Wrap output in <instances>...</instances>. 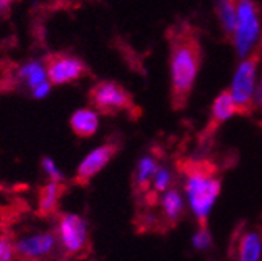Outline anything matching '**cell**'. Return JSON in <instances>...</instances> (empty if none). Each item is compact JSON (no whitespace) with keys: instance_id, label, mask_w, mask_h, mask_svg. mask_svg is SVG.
Listing matches in <instances>:
<instances>
[{"instance_id":"cell-19","label":"cell","mask_w":262,"mask_h":261,"mask_svg":"<svg viewBox=\"0 0 262 261\" xmlns=\"http://www.w3.org/2000/svg\"><path fill=\"white\" fill-rule=\"evenodd\" d=\"M214 239H213V234L206 226H199L190 236V245L192 249L196 252H208L209 249L213 247Z\"/></svg>"},{"instance_id":"cell-7","label":"cell","mask_w":262,"mask_h":261,"mask_svg":"<svg viewBox=\"0 0 262 261\" xmlns=\"http://www.w3.org/2000/svg\"><path fill=\"white\" fill-rule=\"evenodd\" d=\"M55 231H40L24 236L15 242L16 259L19 261H47L58 249Z\"/></svg>"},{"instance_id":"cell-18","label":"cell","mask_w":262,"mask_h":261,"mask_svg":"<svg viewBox=\"0 0 262 261\" xmlns=\"http://www.w3.org/2000/svg\"><path fill=\"white\" fill-rule=\"evenodd\" d=\"M173 186H174V172L166 165H160L159 170L155 172V175H154V178L150 181L149 191L152 194L160 195L162 192L168 191L169 188H173Z\"/></svg>"},{"instance_id":"cell-16","label":"cell","mask_w":262,"mask_h":261,"mask_svg":"<svg viewBox=\"0 0 262 261\" xmlns=\"http://www.w3.org/2000/svg\"><path fill=\"white\" fill-rule=\"evenodd\" d=\"M216 11L222 31L227 35H233L237 24V0H217Z\"/></svg>"},{"instance_id":"cell-8","label":"cell","mask_w":262,"mask_h":261,"mask_svg":"<svg viewBox=\"0 0 262 261\" xmlns=\"http://www.w3.org/2000/svg\"><path fill=\"white\" fill-rule=\"evenodd\" d=\"M47 79L53 85H64L80 79L86 74V66L82 59L66 53L50 55L45 59Z\"/></svg>"},{"instance_id":"cell-15","label":"cell","mask_w":262,"mask_h":261,"mask_svg":"<svg viewBox=\"0 0 262 261\" xmlns=\"http://www.w3.org/2000/svg\"><path fill=\"white\" fill-rule=\"evenodd\" d=\"M237 114H238V108L235 104L232 95L229 93V90L221 91L211 104V122L214 125L226 124Z\"/></svg>"},{"instance_id":"cell-24","label":"cell","mask_w":262,"mask_h":261,"mask_svg":"<svg viewBox=\"0 0 262 261\" xmlns=\"http://www.w3.org/2000/svg\"><path fill=\"white\" fill-rule=\"evenodd\" d=\"M11 2H13V0H0V13L8 11V8H10Z\"/></svg>"},{"instance_id":"cell-13","label":"cell","mask_w":262,"mask_h":261,"mask_svg":"<svg viewBox=\"0 0 262 261\" xmlns=\"http://www.w3.org/2000/svg\"><path fill=\"white\" fill-rule=\"evenodd\" d=\"M99 117L93 109H78L71 117V128L78 138H90L98 132Z\"/></svg>"},{"instance_id":"cell-20","label":"cell","mask_w":262,"mask_h":261,"mask_svg":"<svg viewBox=\"0 0 262 261\" xmlns=\"http://www.w3.org/2000/svg\"><path fill=\"white\" fill-rule=\"evenodd\" d=\"M42 170L47 173L48 181H56V183H64V175L58 168L56 162L50 157H43L42 159Z\"/></svg>"},{"instance_id":"cell-1","label":"cell","mask_w":262,"mask_h":261,"mask_svg":"<svg viewBox=\"0 0 262 261\" xmlns=\"http://www.w3.org/2000/svg\"><path fill=\"white\" fill-rule=\"evenodd\" d=\"M169 77H171V96L176 106H182L195 85L200 71L202 45L190 28L176 29L169 38Z\"/></svg>"},{"instance_id":"cell-5","label":"cell","mask_w":262,"mask_h":261,"mask_svg":"<svg viewBox=\"0 0 262 261\" xmlns=\"http://www.w3.org/2000/svg\"><path fill=\"white\" fill-rule=\"evenodd\" d=\"M260 32L259 11L253 0H237V24L233 31V44L237 55L245 59L253 53Z\"/></svg>"},{"instance_id":"cell-12","label":"cell","mask_w":262,"mask_h":261,"mask_svg":"<svg viewBox=\"0 0 262 261\" xmlns=\"http://www.w3.org/2000/svg\"><path fill=\"white\" fill-rule=\"evenodd\" d=\"M235 261H262V232L246 229L240 234L235 247Z\"/></svg>"},{"instance_id":"cell-17","label":"cell","mask_w":262,"mask_h":261,"mask_svg":"<svg viewBox=\"0 0 262 261\" xmlns=\"http://www.w3.org/2000/svg\"><path fill=\"white\" fill-rule=\"evenodd\" d=\"M18 79L24 82L31 90L35 88L37 85H40L42 82L48 81L47 79V71H45V64L34 61L29 64H24L23 68L18 71Z\"/></svg>"},{"instance_id":"cell-11","label":"cell","mask_w":262,"mask_h":261,"mask_svg":"<svg viewBox=\"0 0 262 261\" xmlns=\"http://www.w3.org/2000/svg\"><path fill=\"white\" fill-rule=\"evenodd\" d=\"M66 192L64 183L56 181H47L45 185L38 189V199H37V215L40 218H50L56 215L61 197Z\"/></svg>"},{"instance_id":"cell-21","label":"cell","mask_w":262,"mask_h":261,"mask_svg":"<svg viewBox=\"0 0 262 261\" xmlns=\"http://www.w3.org/2000/svg\"><path fill=\"white\" fill-rule=\"evenodd\" d=\"M0 261H16L15 240L7 236H0Z\"/></svg>"},{"instance_id":"cell-3","label":"cell","mask_w":262,"mask_h":261,"mask_svg":"<svg viewBox=\"0 0 262 261\" xmlns=\"http://www.w3.org/2000/svg\"><path fill=\"white\" fill-rule=\"evenodd\" d=\"M260 61L259 50L253 51L251 55H248L238 68L235 69V74L232 77L229 93L232 95L235 104H237L238 112L248 111L251 106H254V93L257 85V68Z\"/></svg>"},{"instance_id":"cell-10","label":"cell","mask_w":262,"mask_h":261,"mask_svg":"<svg viewBox=\"0 0 262 261\" xmlns=\"http://www.w3.org/2000/svg\"><path fill=\"white\" fill-rule=\"evenodd\" d=\"M159 197V210H160V216L163 218L165 223L168 225H176L178 221L184 216L187 205H186V199L182 191L176 186L169 188L168 191L162 192Z\"/></svg>"},{"instance_id":"cell-9","label":"cell","mask_w":262,"mask_h":261,"mask_svg":"<svg viewBox=\"0 0 262 261\" xmlns=\"http://www.w3.org/2000/svg\"><path fill=\"white\" fill-rule=\"evenodd\" d=\"M119 151L117 143H106V145H101L91 152H88L80 165L77 167L74 181L78 186H86L88 183L93 179L101 170H104L109 162L114 159V155Z\"/></svg>"},{"instance_id":"cell-22","label":"cell","mask_w":262,"mask_h":261,"mask_svg":"<svg viewBox=\"0 0 262 261\" xmlns=\"http://www.w3.org/2000/svg\"><path fill=\"white\" fill-rule=\"evenodd\" d=\"M50 88H51V84L48 81H45L40 85H37L35 88H32V96L34 98H45L50 93Z\"/></svg>"},{"instance_id":"cell-2","label":"cell","mask_w":262,"mask_h":261,"mask_svg":"<svg viewBox=\"0 0 262 261\" xmlns=\"http://www.w3.org/2000/svg\"><path fill=\"white\" fill-rule=\"evenodd\" d=\"M181 191L184 194L189 213L199 223H205L219 202L222 181L214 172L195 167L184 173Z\"/></svg>"},{"instance_id":"cell-23","label":"cell","mask_w":262,"mask_h":261,"mask_svg":"<svg viewBox=\"0 0 262 261\" xmlns=\"http://www.w3.org/2000/svg\"><path fill=\"white\" fill-rule=\"evenodd\" d=\"M254 106L262 109V72L257 77V85H256V93H254Z\"/></svg>"},{"instance_id":"cell-6","label":"cell","mask_w":262,"mask_h":261,"mask_svg":"<svg viewBox=\"0 0 262 261\" xmlns=\"http://www.w3.org/2000/svg\"><path fill=\"white\" fill-rule=\"evenodd\" d=\"M90 101L101 114H117L128 111L133 106V99L128 91L117 82L102 81L98 82L90 91Z\"/></svg>"},{"instance_id":"cell-4","label":"cell","mask_w":262,"mask_h":261,"mask_svg":"<svg viewBox=\"0 0 262 261\" xmlns=\"http://www.w3.org/2000/svg\"><path fill=\"white\" fill-rule=\"evenodd\" d=\"M56 237L61 250L69 256H82L90 249L86 219L78 213H61L56 223Z\"/></svg>"},{"instance_id":"cell-14","label":"cell","mask_w":262,"mask_h":261,"mask_svg":"<svg viewBox=\"0 0 262 261\" xmlns=\"http://www.w3.org/2000/svg\"><path fill=\"white\" fill-rule=\"evenodd\" d=\"M159 167H160L159 159L152 154H146V155H142V157H139L135 167V175H133L135 188L142 192L147 191L155 172L159 170Z\"/></svg>"}]
</instances>
